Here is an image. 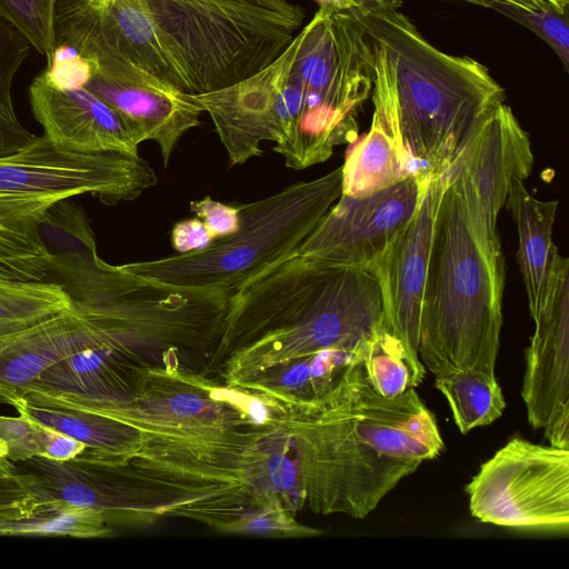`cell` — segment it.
Here are the masks:
<instances>
[{
    "mask_svg": "<svg viewBox=\"0 0 569 569\" xmlns=\"http://www.w3.org/2000/svg\"><path fill=\"white\" fill-rule=\"evenodd\" d=\"M523 182L512 184L503 207L510 211L517 227V259L529 312L535 318L546 306L569 260L559 253L552 238L558 201L537 199Z\"/></svg>",
    "mask_w": 569,
    "mask_h": 569,
    "instance_id": "18",
    "label": "cell"
},
{
    "mask_svg": "<svg viewBox=\"0 0 569 569\" xmlns=\"http://www.w3.org/2000/svg\"><path fill=\"white\" fill-rule=\"evenodd\" d=\"M461 1L482 6L486 8H490L493 3H499V2L512 3V4H516L519 7H523V8H533L538 4V1H536V0H461Z\"/></svg>",
    "mask_w": 569,
    "mask_h": 569,
    "instance_id": "37",
    "label": "cell"
},
{
    "mask_svg": "<svg viewBox=\"0 0 569 569\" xmlns=\"http://www.w3.org/2000/svg\"><path fill=\"white\" fill-rule=\"evenodd\" d=\"M303 19L290 0H54V47L94 70L131 62L196 96L268 66Z\"/></svg>",
    "mask_w": 569,
    "mask_h": 569,
    "instance_id": "1",
    "label": "cell"
},
{
    "mask_svg": "<svg viewBox=\"0 0 569 569\" xmlns=\"http://www.w3.org/2000/svg\"><path fill=\"white\" fill-rule=\"evenodd\" d=\"M191 212L199 218L214 239L227 237L239 228V210L234 203L226 204L204 197L190 202Z\"/></svg>",
    "mask_w": 569,
    "mask_h": 569,
    "instance_id": "32",
    "label": "cell"
},
{
    "mask_svg": "<svg viewBox=\"0 0 569 569\" xmlns=\"http://www.w3.org/2000/svg\"><path fill=\"white\" fill-rule=\"evenodd\" d=\"M93 343L91 326L73 306L0 338V395L28 388L46 370Z\"/></svg>",
    "mask_w": 569,
    "mask_h": 569,
    "instance_id": "17",
    "label": "cell"
},
{
    "mask_svg": "<svg viewBox=\"0 0 569 569\" xmlns=\"http://www.w3.org/2000/svg\"><path fill=\"white\" fill-rule=\"evenodd\" d=\"M306 506L362 519L406 477L445 448L435 415L415 388L378 393L361 361L317 402L284 409Z\"/></svg>",
    "mask_w": 569,
    "mask_h": 569,
    "instance_id": "2",
    "label": "cell"
},
{
    "mask_svg": "<svg viewBox=\"0 0 569 569\" xmlns=\"http://www.w3.org/2000/svg\"><path fill=\"white\" fill-rule=\"evenodd\" d=\"M412 173L417 172L402 142L373 113L369 131L350 148L341 166V194L370 196Z\"/></svg>",
    "mask_w": 569,
    "mask_h": 569,
    "instance_id": "21",
    "label": "cell"
},
{
    "mask_svg": "<svg viewBox=\"0 0 569 569\" xmlns=\"http://www.w3.org/2000/svg\"><path fill=\"white\" fill-rule=\"evenodd\" d=\"M373 50L375 111L400 138L417 173L443 176L505 89L470 57L432 46L400 11L348 13Z\"/></svg>",
    "mask_w": 569,
    "mask_h": 569,
    "instance_id": "4",
    "label": "cell"
},
{
    "mask_svg": "<svg viewBox=\"0 0 569 569\" xmlns=\"http://www.w3.org/2000/svg\"><path fill=\"white\" fill-rule=\"evenodd\" d=\"M456 161L470 176L486 221L497 231L510 188L530 176L535 161L530 137L508 104L488 116Z\"/></svg>",
    "mask_w": 569,
    "mask_h": 569,
    "instance_id": "16",
    "label": "cell"
},
{
    "mask_svg": "<svg viewBox=\"0 0 569 569\" xmlns=\"http://www.w3.org/2000/svg\"><path fill=\"white\" fill-rule=\"evenodd\" d=\"M212 241L204 223L197 217L177 222L171 230V243L179 253L204 249Z\"/></svg>",
    "mask_w": 569,
    "mask_h": 569,
    "instance_id": "34",
    "label": "cell"
},
{
    "mask_svg": "<svg viewBox=\"0 0 569 569\" xmlns=\"http://www.w3.org/2000/svg\"><path fill=\"white\" fill-rule=\"evenodd\" d=\"M300 41L301 31L258 72L222 89L193 96L210 116L231 164L261 156V142L273 140L277 97L292 69Z\"/></svg>",
    "mask_w": 569,
    "mask_h": 569,
    "instance_id": "13",
    "label": "cell"
},
{
    "mask_svg": "<svg viewBox=\"0 0 569 569\" xmlns=\"http://www.w3.org/2000/svg\"><path fill=\"white\" fill-rule=\"evenodd\" d=\"M505 264L476 187L459 163L442 176L423 291L418 356L433 376L495 375Z\"/></svg>",
    "mask_w": 569,
    "mask_h": 569,
    "instance_id": "5",
    "label": "cell"
},
{
    "mask_svg": "<svg viewBox=\"0 0 569 569\" xmlns=\"http://www.w3.org/2000/svg\"><path fill=\"white\" fill-rule=\"evenodd\" d=\"M157 180L139 154L76 153L44 136L0 158V278L50 281L53 254L39 228L56 202L90 194L113 206L134 200Z\"/></svg>",
    "mask_w": 569,
    "mask_h": 569,
    "instance_id": "6",
    "label": "cell"
},
{
    "mask_svg": "<svg viewBox=\"0 0 569 569\" xmlns=\"http://www.w3.org/2000/svg\"><path fill=\"white\" fill-rule=\"evenodd\" d=\"M361 365L370 386L385 397L417 387L401 345L386 326L369 340Z\"/></svg>",
    "mask_w": 569,
    "mask_h": 569,
    "instance_id": "26",
    "label": "cell"
},
{
    "mask_svg": "<svg viewBox=\"0 0 569 569\" xmlns=\"http://www.w3.org/2000/svg\"><path fill=\"white\" fill-rule=\"evenodd\" d=\"M41 457L56 461L73 459L86 450L84 445L79 441L43 426H41Z\"/></svg>",
    "mask_w": 569,
    "mask_h": 569,
    "instance_id": "35",
    "label": "cell"
},
{
    "mask_svg": "<svg viewBox=\"0 0 569 569\" xmlns=\"http://www.w3.org/2000/svg\"><path fill=\"white\" fill-rule=\"evenodd\" d=\"M32 49L28 39L0 12V158L14 154L38 136L22 126L12 101V83Z\"/></svg>",
    "mask_w": 569,
    "mask_h": 569,
    "instance_id": "24",
    "label": "cell"
},
{
    "mask_svg": "<svg viewBox=\"0 0 569 569\" xmlns=\"http://www.w3.org/2000/svg\"><path fill=\"white\" fill-rule=\"evenodd\" d=\"M71 298L54 281L0 278V338L69 310Z\"/></svg>",
    "mask_w": 569,
    "mask_h": 569,
    "instance_id": "23",
    "label": "cell"
},
{
    "mask_svg": "<svg viewBox=\"0 0 569 569\" xmlns=\"http://www.w3.org/2000/svg\"><path fill=\"white\" fill-rule=\"evenodd\" d=\"M431 180L425 174L412 173L370 196L340 194L295 251L371 272L416 213Z\"/></svg>",
    "mask_w": 569,
    "mask_h": 569,
    "instance_id": "10",
    "label": "cell"
},
{
    "mask_svg": "<svg viewBox=\"0 0 569 569\" xmlns=\"http://www.w3.org/2000/svg\"><path fill=\"white\" fill-rule=\"evenodd\" d=\"M536 1H545V2H549L558 8H561V9H568V6H569V0H536Z\"/></svg>",
    "mask_w": 569,
    "mask_h": 569,
    "instance_id": "39",
    "label": "cell"
},
{
    "mask_svg": "<svg viewBox=\"0 0 569 569\" xmlns=\"http://www.w3.org/2000/svg\"><path fill=\"white\" fill-rule=\"evenodd\" d=\"M0 402L12 406L33 422L79 441L96 455L130 458L142 442L139 429L43 392H7L0 395Z\"/></svg>",
    "mask_w": 569,
    "mask_h": 569,
    "instance_id": "19",
    "label": "cell"
},
{
    "mask_svg": "<svg viewBox=\"0 0 569 569\" xmlns=\"http://www.w3.org/2000/svg\"><path fill=\"white\" fill-rule=\"evenodd\" d=\"M319 8L343 13L388 12L398 10L401 0H313Z\"/></svg>",
    "mask_w": 569,
    "mask_h": 569,
    "instance_id": "36",
    "label": "cell"
},
{
    "mask_svg": "<svg viewBox=\"0 0 569 569\" xmlns=\"http://www.w3.org/2000/svg\"><path fill=\"white\" fill-rule=\"evenodd\" d=\"M42 505L33 491L29 476L20 472L16 478L0 479V511L31 516L38 512Z\"/></svg>",
    "mask_w": 569,
    "mask_h": 569,
    "instance_id": "33",
    "label": "cell"
},
{
    "mask_svg": "<svg viewBox=\"0 0 569 569\" xmlns=\"http://www.w3.org/2000/svg\"><path fill=\"white\" fill-rule=\"evenodd\" d=\"M435 387L446 398L462 435L501 417L506 400L496 375L459 370L435 377Z\"/></svg>",
    "mask_w": 569,
    "mask_h": 569,
    "instance_id": "22",
    "label": "cell"
},
{
    "mask_svg": "<svg viewBox=\"0 0 569 569\" xmlns=\"http://www.w3.org/2000/svg\"><path fill=\"white\" fill-rule=\"evenodd\" d=\"M63 199L51 206L40 222V234L53 254L97 251L94 234L81 206Z\"/></svg>",
    "mask_w": 569,
    "mask_h": 569,
    "instance_id": "27",
    "label": "cell"
},
{
    "mask_svg": "<svg viewBox=\"0 0 569 569\" xmlns=\"http://www.w3.org/2000/svg\"><path fill=\"white\" fill-rule=\"evenodd\" d=\"M54 0H0V12L10 20L46 59V68L53 60Z\"/></svg>",
    "mask_w": 569,
    "mask_h": 569,
    "instance_id": "30",
    "label": "cell"
},
{
    "mask_svg": "<svg viewBox=\"0 0 569 569\" xmlns=\"http://www.w3.org/2000/svg\"><path fill=\"white\" fill-rule=\"evenodd\" d=\"M217 530L223 533L267 538H302L322 533L321 530L299 523L296 516L276 499L250 508L223 522Z\"/></svg>",
    "mask_w": 569,
    "mask_h": 569,
    "instance_id": "28",
    "label": "cell"
},
{
    "mask_svg": "<svg viewBox=\"0 0 569 569\" xmlns=\"http://www.w3.org/2000/svg\"><path fill=\"white\" fill-rule=\"evenodd\" d=\"M465 491L481 522L567 535L569 449L515 437L480 466Z\"/></svg>",
    "mask_w": 569,
    "mask_h": 569,
    "instance_id": "8",
    "label": "cell"
},
{
    "mask_svg": "<svg viewBox=\"0 0 569 569\" xmlns=\"http://www.w3.org/2000/svg\"><path fill=\"white\" fill-rule=\"evenodd\" d=\"M441 187L442 176L431 180L416 213L371 270L381 293L385 326L401 345L417 387L426 376L418 356L420 313Z\"/></svg>",
    "mask_w": 569,
    "mask_h": 569,
    "instance_id": "11",
    "label": "cell"
},
{
    "mask_svg": "<svg viewBox=\"0 0 569 569\" xmlns=\"http://www.w3.org/2000/svg\"><path fill=\"white\" fill-rule=\"evenodd\" d=\"M341 194V167L295 182L239 210L236 232L208 247L164 258L129 262V271L163 283L221 288L234 293L248 279L292 252Z\"/></svg>",
    "mask_w": 569,
    "mask_h": 569,
    "instance_id": "7",
    "label": "cell"
},
{
    "mask_svg": "<svg viewBox=\"0 0 569 569\" xmlns=\"http://www.w3.org/2000/svg\"><path fill=\"white\" fill-rule=\"evenodd\" d=\"M532 320L521 388L528 421L551 446L569 449V266Z\"/></svg>",
    "mask_w": 569,
    "mask_h": 569,
    "instance_id": "12",
    "label": "cell"
},
{
    "mask_svg": "<svg viewBox=\"0 0 569 569\" xmlns=\"http://www.w3.org/2000/svg\"><path fill=\"white\" fill-rule=\"evenodd\" d=\"M0 456L14 463L41 457V426L21 415L0 416Z\"/></svg>",
    "mask_w": 569,
    "mask_h": 569,
    "instance_id": "31",
    "label": "cell"
},
{
    "mask_svg": "<svg viewBox=\"0 0 569 569\" xmlns=\"http://www.w3.org/2000/svg\"><path fill=\"white\" fill-rule=\"evenodd\" d=\"M34 119L57 148L76 153L138 154L130 123L86 87L57 88L41 71L29 87Z\"/></svg>",
    "mask_w": 569,
    "mask_h": 569,
    "instance_id": "14",
    "label": "cell"
},
{
    "mask_svg": "<svg viewBox=\"0 0 569 569\" xmlns=\"http://www.w3.org/2000/svg\"><path fill=\"white\" fill-rule=\"evenodd\" d=\"M86 88L114 108L132 127L140 143L154 142L168 166L184 133L200 124L203 112L193 96L154 78L134 64L116 76L91 74Z\"/></svg>",
    "mask_w": 569,
    "mask_h": 569,
    "instance_id": "15",
    "label": "cell"
},
{
    "mask_svg": "<svg viewBox=\"0 0 569 569\" xmlns=\"http://www.w3.org/2000/svg\"><path fill=\"white\" fill-rule=\"evenodd\" d=\"M368 342L353 350L328 349L273 365L232 389L282 408L312 405L338 385L352 363L362 360Z\"/></svg>",
    "mask_w": 569,
    "mask_h": 569,
    "instance_id": "20",
    "label": "cell"
},
{
    "mask_svg": "<svg viewBox=\"0 0 569 569\" xmlns=\"http://www.w3.org/2000/svg\"><path fill=\"white\" fill-rule=\"evenodd\" d=\"M109 533L108 521L101 511L57 502H43L38 512L0 527V536L99 538Z\"/></svg>",
    "mask_w": 569,
    "mask_h": 569,
    "instance_id": "25",
    "label": "cell"
},
{
    "mask_svg": "<svg viewBox=\"0 0 569 569\" xmlns=\"http://www.w3.org/2000/svg\"><path fill=\"white\" fill-rule=\"evenodd\" d=\"M383 327L372 272L293 250L234 291L208 372L236 388L290 359L358 349Z\"/></svg>",
    "mask_w": 569,
    "mask_h": 569,
    "instance_id": "3",
    "label": "cell"
},
{
    "mask_svg": "<svg viewBox=\"0 0 569 569\" xmlns=\"http://www.w3.org/2000/svg\"><path fill=\"white\" fill-rule=\"evenodd\" d=\"M490 9L516 20L539 36L552 48L565 69L569 70L568 9L545 1H538L533 8L499 2L493 3Z\"/></svg>",
    "mask_w": 569,
    "mask_h": 569,
    "instance_id": "29",
    "label": "cell"
},
{
    "mask_svg": "<svg viewBox=\"0 0 569 569\" xmlns=\"http://www.w3.org/2000/svg\"><path fill=\"white\" fill-rule=\"evenodd\" d=\"M293 62L302 89L298 120H357L373 84V50L348 13L319 8L301 29Z\"/></svg>",
    "mask_w": 569,
    "mask_h": 569,
    "instance_id": "9",
    "label": "cell"
},
{
    "mask_svg": "<svg viewBox=\"0 0 569 569\" xmlns=\"http://www.w3.org/2000/svg\"><path fill=\"white\" fill-rule=\"evenodd\" d=\"M20 475L14 462L0 456V479H11Z\"/></svg>",
    "mask_w": 569,
    "mask_h": 569,
    "instance_id": "38",
    "label": "cell"
}]
</instances>
